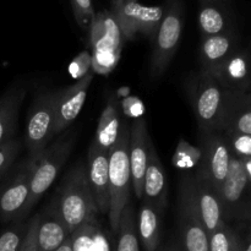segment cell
Segmentation results:
<instances>
[{"label": "cell", "instance_id": "1", "mask_svg": "<svg viewBox=\"0 0 251 251\" xmlns=\"http://www.w3.org/2000/svg\"><path fill=\"white\" fill-rule=\"evenodd\" d=\"M54 202L71 233L85 223L98 220L100 212L88 183L86 166L78 163L68 172Z\"/></svg>", "mask_w": 251, "mask_h": 251}, {"label": "cell", "instance_id": "2", "mask_svg": "<svg viewBox=\"0 0 251 251\" xmlns=\"http://www.w3.org/2000/svg\"><path fill=\"white\" fill-rule=\"evenodd\" d=\"M188 91L201 134L222 131L229 92L212 74L201 70L190 80Z\"/></svg>", "mask_w": 251, "mask_h": 251}, {"label": "cell", "instance_id": "3", "mask_svg": "<svg viewBox=\"0 0 251 251\" xmlns=\"http://www.w3.org/2000/svg\"><path fill=\"white\" fill-rule=\"evenodd\" d=\"M130 127L123 125L117 142L108 151V173H109V225L113 234L119 229L120 218L127 203L131 190V171L129 161Z\"/></svg>", "mask_w": 251, "mask_h": 251}, {"label": "cell", "instance_id": "4", "mask_svg": "<svg viewBox=\"0 0 251 251\" xmlns=\"http://www.w3.org/2000/svg\"><path fill=\"white\" fill-rule=\"evenodd\" d=\"M164 14L156 36L151 55L150 75L153 80L161 77L173 60L181 41L185 22L183 0H164Z\"/></svg>", "mask_w": 251, "mask_h": 251}, {"label": "cell", "instance_id": "5", "mask_svg": "<svg viewBox=\"0 0 251 251\" xmlns=\"http://www.w3.org/2000/svg\"><path fill=\"white\" fill-rule=\"evenodd\" d=\"M92 66L98 74H108L120 58L125 38L110 10L96 12L90 29Z\"/></svg>", "mask_w": 251, "mask_h": 251}, {"label": "cell", "instance_id": "6", "mask_svg": "<svg viewBox=\"0 0 251 251\" xmlns=\"http://www.w3.org/2000/svg\"><path fill=\"white\" fill-rule=\"evenodd\" d=\"M74 142L75 139L73 135L63 136L53 145L46 147L41 153L37 154L36 163L31 176L29 198L25 208L24 218L27 217L32 208L37 205L39 199L53 185L54 180L70 156Z\"/></svg>", "mask_w": 251, "mask_h": 251}, {"label": "cell", "instance_id": "7", "mask_svg": "<svg viewBox=\"0 0 251 251\" xmlns=\"http://www.w3.org/2000/svg\"><path fill=\"white\" fill-rule=\"evenodd\" d=\"M178 225L184 251H210L208 233L193 194V178H185L179 189Z\"/></svg>", "mask_w": 251, "mask_h": 251}, {"label": "cell", "instance_id": "8", "mask_svg": "<svg viewBox=\"0 0 251 251\" xmlns=\"http://www.w3.org/2000/svg\"><path fill=\"white\" fill-rule=\"evenodd\" d=\"M226 221L251 222V181L239 157L232 153L229 171L221 188Z\"/></svg>", "mask_w": 251, "mask_h": 251}, {"label": "cell", "instance_id": "9", "mask_svg": "<svg viewBox=\"0 0 251 251\" xmlns=\"http://www.w3.org/2000/svg\"><path fill=\"white\" fill-rule=\"evenodd\" d=\"M125 39H134L141 33L153 39L164 14L163 5L140 4L139 0L123 2L110 9Z\"/></svg>", "mask_w": 251, "mask_h": 251}, {"label": "cell", "instance_id": "10", "mask_svg": "<svg viewBox=\"0 0 251 251\" xmlns=\"http://www.w3.org/2000/svg\"><path fill=\"white\" fill-rule=\"evenodd\" d=\"M36 158L37 156H29V158L21 164L16 174L0 188V220L2 222H17L24 220Z\"/></svg>", "mask_w": 251, "mask_h": 251}, {"label": "cell", "instance_id": "11", "mask_svg": "<svg viewBox=\"0 0 251 251\" xmlns=\"http://www.w3.org/2000/svg\"><path fill=\"white\" fill-rule=\"evenodd\" d=\"M200 152V167L198 173L207 178L221 193L232 158V151L223 132L201 134Z\"/></svg>", "mask_w": 251, "mask_h": 251}, {"label": "cell", "instance_id": "12", "mask_svg": "<svg viewBox=\"0 0 251 251\" xmlns=\"http://www.w3.org/2000/svg\"><path fill=\"white\" fill-rule=\"evenodd\" d=\"M54 92L39 95L32 104L26 126V145L29 156H37L54 137Z\"/></svg>", "mask_w": 251, "mask_h": 251}, {"label": "cell", "instance_id": "13", "mask_svg": "<svg viewBox=\"0 0 251 251\" xmlns=\"http://www.w3.org/2000/svg\"><path fill=\"white\" fill-rule=\"evenodd\" d=\"M92 81L93 73H88L74 85L54 92V136L65 131L78 117Z\"/></svg>", "mask_w": 251, "mask_h": 251}, {"label": "cell", "instance_id": "14", "mask_svg": "<svg viewBox=\"0 0 251 251\" xmlns=\"http://www.w3.org/2000/svg\"><path fill=\"white\" fill-rule=\"evenodd\" d=\"M193 194L208 235L227 225L220 190L207 178L196 173L193 178Z\"/></svg>", "mask_w": 251, "mask_h": 251}, {"label": "cell", "instance_id": "15", "mask_svg": "<svg viewBox=\"0 0 251 251\" xmlns=\"http://www.w3.org/2000/svg\"><path fill=\"white\" fill-rule=\"evenodd\" d=\"M218 82L233 95L251 92V47H239L215 73Z\"/></svg>", "mask_w": 251, "mask_h": 251}, {"label": "cell", "instance_id": "16", "mask_svg": "<svg viewBox=\"0 0 251 251\" xmlns=\"http://www.w3.org/2000/svg\"><path fill=\"white\" fill-rule=\"evenodd\" d=\"M151 145L152 140L150 137L146 120L142 117L137 118L130 126L129 161L132 189L139 200H141L142 193H144L145 172H146L147 162H149Z\"/></svg>", "mask_w": 251, "mask_h": 251}, {"label": "cell", "instance_id": "17", "mask_svg": "<svg viewBox=\"0 0 251 251\" xmlns=\"http://www.w3.org/2000/svg\"><path fill=\"white\" fill-rule=\"evenodd\" d=\"M198 21L201 37L235 31L232 0H199Z\"/></svg>", "mask_w": 251, "mask_h": 251}, {"label": "cell", "instance_id": "18", "mask_svg": "<svg viewBox=\"0 0 251 251\" xmlns=\"http://www.w3.org/2000/svg\"><path fill=\"white\" fill-rule=\"evenodd\" d=\"M88 183L96 200L98 212L108 216L109 212V173H108V152L91 145L87 154Z\"/></svg>", "mask_w": 251, "mask_h": 251}, {"label": "cell", "instance_id": "19", "mask_svg": "<svg viewBox=\"0 0 251 251\" xmlns=\"http://www.w3.org/2000/svg\"><path fill=\"white\" fill-rule=\"evenodd\" d=\"M71 232L59 213L54 200L38 215L37 248L38 251H55L70 238Z\"/></svg>", "mask_w": 251, "mask_h": 251}, {"label": "cell", "instance_id": "20", "mask_svg": "<svg viewBox=\"0 0 251 251\" xmlns=\"http://www.w3.org/2000/svg\"><path fill=\"white\" fill-rule=\"evenodd\" d=\"M240 47L237 32L201 37L199 58L201 71L213 74Z\"/></svg>", "mask_w": 251, "mask_h": 251}, {"label": "cell", "instance_id": "21", "mask_svg": "<svg viewBox=\"0 0 251 251\" xmlns=\"http://www.w3.org/2000/svg\"><path fill=\"white\" fill-rule=\"evenodd\" d=\"M141 200L153 203L162 211H166L167 203H168V185H167L166 171L159 159L153 142L150 147Z\"/></svg>", "mask_w": 251, "mask_h": 251}, {"label": "cell", "instance_id": "22", "mask_svg": "<svg viewBox=\"0 0 251 251\" xmlns=\"http://www.w3.org/2000/svg\"><path fill=\"white\" fill-rule=\"evenodd\" d=\"M163 213L161 208L149 201L141 200L136 221L137 235L145 251H157L161 240Z\"/></svg>", "mask_w": 251, "mask_h": 251}, {"label": "cell", "instance_id": "23", "mask_svg": "<svg viewBox=\"0 0 251 251\" xmlns=\"http://www.w3.org/2000/svg\"><path fill=\"white\" fill-rule=\"evenodd\" d=\"M26 97L25 86H11L0 96V145L12 139L21 105Z\"/></svg>", "mask_w": 251, "mask_h": 251}, {"label": "cell", "instance_id": "24", "mask_svg": "<svg viewBox=\"0 0 251 251\" xmlns=\"http://www.w3.org/2000/svg\"><path fill=\"white\" fill-rule=\"evenodd\" d=\"M222 131L251 136V92L247 95L229 93Z\"/></svg>", "mask_w": 251, "mask_h": 251}, {"label": "cell", "instance_id": "25", "mask_svg": "<svg viewBox=\"0 0 251 251\" xmlns=\"http://www.w3.org/2000/svg\"><path fill=\"white\" fill-rule=\"evenodd\" d=\"M122 123H120L119 110H118L117 102L110 98L107 102V105L103 109L98 120L97 130H96L95 139L92 144L97 149L108 152L110 147L117 142L122 131Z\"/></svg>", "mask_w": 251, "mask_h": 251}, {"label": "cell", "instance_id": "26", "mask_svg": "<svg viewBox=\"0 0 251 251\" xmlns=\"http://www.w3.org/2000/svg\"><path fill=\"white\" fill-rule=\"evenodd\" d=\"M70 242L73 251H110L108 235L98 220L85 223L74 230Z\"/></svg>", "mask_w": 251, "mask_h": 251}, {"label": "cell", "instance_id": "27", "mask_svg": "<svg viewBox=\"0 0 251 251\" xmlns=\"http://www.w3.org/2000/svg\"><path fill=\"white\" fill-rule=\"evenodd\" d=\"M115 251H140L136 217L131 202L127 203L120 218L119 229L115 233Z\"/></svg>", "mask_w": 251, "mask_h": 251}, {"label": "cell", "instance_id": "28", "mask_svg": "<svg viewBox=\"0 0 251 251\" xmlns=\"http://www.w3.org/2000/svg\"><path fill=\"white\" fill-rule=\"evenodd\" d=\"M28 222L17 221L0 234V251H19L26 235Z\"/></svg>", "mask_w": 251, "mask_h": 251}, {"label": "cell", "instance_id": "29", "mask_svg": "<svg viewBox=\"0 0 251 251\" xmlns=\"http://www.w3.org/2000/svg\"><path fill=\"white\" fill-rule=\"evenodd\" d=\"M238 233L227 225L222 226L208 235L210 251H230L234 245Z\"/></svg>", "mask_w": 251, "mask_h": 251}, {"label": "cell", "instance_id": "30", "mask_svg": "<svg viewBox=\"0 0 251 251\" xmlns=\"http://www.w3.org/2000/svg\"><path fill=\"white\" fill-rule=\"evenodd\" d=\"M70 4L78 26L83 31H88L96 15L93 0H70Z\"/></svg>", "mask_w": 251, "mask_h": 251}, {"label": "cell", "instance_id": "31", "mask_svg": "<svg viewBox=\"0 0 251 251\" xmlns=\"http://www.w3.org/2000/svg\"><path fill=\"white\" fill-rule=\"evenodd\" d=\"M21 150V144L19 140L11 139L5 144L0 145V181L4 179L9 169L14 164Z\"/></svg>", "mask_w": 251, "mask_h": 251}, {"label": "cell", "instance_id": "32", "mask_svg": "<svg viewBox=\"0 0 251 251\" xmlns=\"http://www.w3.org/2000/svg\"><path fill=\"white\" fill-rule=\"evenodd\" d=\"M227 139L229 149L234 156L245 159L251 157V136L237 134V132L222 131Z\"/></svg>", "mask_w": 251, "mask_h": 251}, {"label": "cell", "instance_id": "33", "mask_svg": "<svg viewBox=\"0 0 251 251\" xmlns=\"http://www.w3.org/2000/svg\"><path fill=\"white\" fill-rule=\"evenodd\" d=\"M92 65V58H91V54L88 51H82L81 54H78L70 64V71L71 75L75 78H81L85 75H87L90 73V66Z\"/></svg>", "mask_w": 251, "mask_h": 251}, {"label": "cell", "instance_id": "34", "mask_svg": "<svg viewBox=\"0 0 251 251\" xmlns=\"http://www.w3.org/2000/svg\"><path fill=\"white\" fill-rule=\"evenodd\" d=\"M37 223H38V215L28 221V228H27L26 235H25L24 242H22L19 251H38V248H37Z\"/></svg>", "mask_w": 251, "mask_h": 251}, {"label": "cell", "instance_id": "35", "mask_svg": "<svg viewBox=\"0 0 251 251\" xmlns=\"http://www.w3.org/2000/svg\"><path fill=\"white\" fill-rule=\"evenodd\" d=\"M240 159H242V158H240ZM242 161H243V164H244L245 172H247V174H248V178H249L250 181H251V157H250V158L242 159Z\"/></svg>", "mask_w": 251, "mask_h": 251}, {"label": "cell", "instance_id": "36", "mask_svg": "<svg viewBox=\"0 0 251 251\" xmlns=\"http://www.w3.org/2000/svg\"><path fill=\"white\" fill-rule=\"evenodd\" d=\"M230 251H244L243 250V242H242V238L239 237V234L237 235V238H235V242H234V245H233L232 250Z\"/></svg>", "mask_w": 251, "mask_h": 251}, {"label": "cell", "instance_id": "37", "mask_svg": "<svg viewBox=\"0 0 251 251\" xmlns=\"http://www.w3.org/2000/svg\"><path fill=\"white\" fill-rule=\"evenodd\" d=\"M243 250L244 251H251V233L247 237V239L243 240Z\"/></svg>", "mask_w": 251, "mask_h": 251}, {"label": "cell", "instance_id": "38", "mask_svg": "<svg viewBox=\"0 0 251 251\" xmlns=\"http://www.w3.org/2000/svg\"><path fill=\"white\" fill-rule=\"evenodd\" d=\"M55 251H73V248H71V242H70V238L61 245L59 249H56Z\"/></svg>", "mask_w": 251, "mask_h": 251}, {"label": "cell", "instance_id": "39", "mask_svg": "<svg viewBox=\"0 0 251 251\" xmlns=\"http://www.w3.org/2000/svg\"><path fill=\"white\" fill-rule=\"evenodd\" d=\"M126 1H132V0H110V9H113V7L118 6V5L123 4V2H126Z\"/></svg>", "mask_w": 251, "mask_h": 251}, {"label": "cell", "instance_id": "40", "mask_svg": "<svg viewBox=\"0 0 251 251\" xmlns=\"http://www.w3.org/2000/svg\"><path fill=\"white\" fill-rule=\"evenodd\" d=\"M162 251H184V250H183V248H180V247H169Z\"/></svg>", "mask_w": 251, "mask_h": 251}]
</instances>
